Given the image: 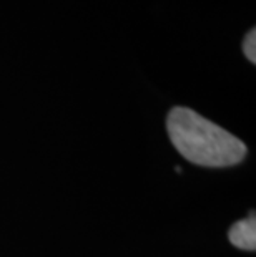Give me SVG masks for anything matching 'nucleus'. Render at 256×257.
I'll use <instances>...</instances> for the list:
<instances>
[{"mask_svg": "<svg viewBox=\"0 0 256 257\" xmlns=\"http://www.w3.org/2000/svg\"><path fill=\"white\" fill-rule=\"evenodd\" d=\"M243 52L251 63H256V30L251 29L243 40Z\"/></svg>", "mask_w": 256, "mask_h": 257, "instance_id": "7ed1b4c3", "label": "nucleus"}, {"mask_svg": "<svg viewBox=\"0 0 256 257\" xmlns=\"http://www.w3.org/2000/svg\"><path fill=\"white\" fill-rule=\"evenodd\" d=\"M166 130L185 160L205 168L235 166L246 156V145L235 135L185 106L168 113Z\"/></svg>", "mask_w": 256, "mask_h": 257, "instance_id": "f257e3e1", "label": "nucleus"}, {"mask_svg": "<svg viewBox=\"0 0 256 257\" xmlns=\"http://www.w3.org/2000/svg\"><path fill=\"white\" fill-rule=\"evenodd\" d=\"M228 239L236 249L249 250L256 249V217L254 214L244 217V219L235 222L228 231Z\"/></svg>", "mask_w": 256, "mask_h": 257, "instance_id": "f03ea898", "label": "nucleus"}]
</instances>
